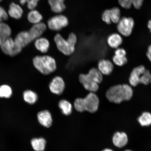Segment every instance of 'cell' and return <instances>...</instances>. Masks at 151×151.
Returning <instances> with one entry per match:
<instances>
[{
  "mask_svg": "<svg viewBox=\"0 0 151 151\" xmlns=\"http://www.w3.org/2000/svg\"><path fill=\"white\" fill-rule=\"evenodd\" d=\"M133 94L132 87L129 84H124L111 86L107 90L106 96L111 102L119 104L129 101L133 97Z\"/></svg>",
  "mask_w": 151,
  "mask_h": 151,
  "instance_id": "6da1fadb",
  "label": "cell"
},
{
  "mask_svg": "<svg viewBox=\"0 0 151 151\" xmlns=\"http://www.w3.org/2000/svg\"><path fill=\"white\" fill-rule=\"evenodd\" d=\"M77 38L74 33L69 34L67 39H65L59 33L54 37V41L58 50L65 56H70L75 51Z\"/></svg>",
  "mask_w": 151,
  "mask_h": 151,
  "instance_id": "7a4b0ae2",
  "label": "cell"
},
{
  "mask_svg": "<svg viewBox=\"0 0 151 151\" xmlns=\"http://www.w3.org/2000/svg\"><path fill=\"white\" fill-rule=\"evenodd\" d=\"M33 63L37 70L43 75H50L55 71L57 68L55 60L50 55L35 56L33 58Z\"/></svg>",
  "mask_w": 151,
  "mask_h": 151,
  "instance_id": "3957f363",
  "label": "cell"
},
{
  "mask_svg": "<svg viewBox=\"0 0 151 151\" xmlns=\"http://www.w3.org/2000/svg\"><path fill=\"white\" fill-rule=\"evenodd\" d=\"M0 48L4 54L10 57H14L20 54L22 49L14 40L10 37L1 45Z\"/></svg>",
  "mask_w": 151,
  "mask_h": 151,
  "instance_id": "277c9868",
  "label": "cell"
},
{
  "mask_svg": "<svg viewBox=\"0 0 151 151\" xmlns=\"http://www.w3.org/2000/svg\"><path fill=\"white\" fill-rule=\"evenodd\" d=\"M68 19L65 16L58 14L52 17L47 22L49 29L52 31H58L68 25Z\"/></svg>",
  "mask_w": 151,
  "mask_h": 151,
  "instance_id": "5b68a950",
  "label": "cell"
},
{
  "mask_svg": "<svg viewBox=\"0 0 151 151\" xmlns=\"http://www.w3.org/2000/svg\"><path fill=\"white\" fill-rule=\"evenodd\" d=\"M117 24V29L121 35L126 37L131 35L134 26L133 19L124 17L121 18Z\"/></svg>",
  "mask_w": 151,
  "mask_h": 151,
  "instance_id": "8992f818",
  "label": "cell"
},
{
  "mask_svg": "<svg viewBox=\"0 0 151 151\" xmlns=\"http://www.w3.org/2000/svg\"><path fill=\"white\" fill-rule=\"evenodd\" d=\"M86 111L90 113H95L98 110L99 99L97 94L94 92H89L84 97Z\"/></svg>",
  "mask_w": 151,
  "mask_h": 151,
  "instance_id": "52a82bcc",
  "label": "cell"
},
{
  "mask_svg": "<svg viewBox=\"0 0 151 151\" xmlns=\"http://www.w3.org/2000/svg\"><path fill=\"white\" fill-rule=\"evenodd\" d=\"M78 80L84 89L89 92H97L99 88V84L92 80L87 73H81L79 76Z\"/></svg>",
  "mask_w": 151,
  "mask_h": 151,
  "instance_id": "ba28073f",
  "label": "cell"
},
{
  "mask_svg": "<svg viewBox=\"0 0 151 151\" xmlns=\"http://www.w3.org/2000/svg\"><path fill=\"white\" fill-rule=\"evenodd\" d=\"M102 19L107 24H110L111 22L118 24L121 19L120 9L118 7H115L105 10L102 15Z\"/></svg>",
  "mask_w": 151,
  "mask_h": 151,
  "instance_id": "9c48e42d",
  "label": "cell"
},
{
  "mask_svg": "<svg viewBox=\"0 0 151 151\" xmlns=\"http://www.w3.org/2000/svg\"><path fill=\"white\" fill-rule=\"evenodd\" d=\"M65 81L60 76L55 77L50 81L49 85L50 92L56 95H61L65 89Z\"/></svg>",
  "mask_w": 151,
  "mask_h": 151,
  "instance_id": "30bf717a",
  "label": "cell"
},
{
  "mask_svg": "<svg viewBox=\"0 0 151 151\" xmlns=\"http://www.w3.org/2000/svg\"><path fill=\"white\" fill-rule=\"evenodd\" d=\"M146 69L144 66L141 65L132 70L129 78V84L132 87H134L140 84L142 76Z\"/></svg>",
  "mask_w": 151,
  "mask_h": 151,
  "instance_id": "8fae6325",
  "label": "cell"
},
{
  "mask_svg": "<svg viewBox=\"0 0 151 151\" xmlns=\"http://www.w3.org/2000/svg\"><path fill=\"white\" fill-rule=\"evenodd\" d=\"M114 64L108 59H102L98 62L97 68L103 75L108 76L112 72Z\"/></svg>",
  "mask_w": 151,
  "mask_h": 151,
  "instance_id": "7c38bea8",
  "label": "cell"
},
{
  "mask_svg": "<svg viewBox=\"0 0 151 151\" xmlns=\"http://www.w3.org/2000/svg\"><path fill=\"white\" fill-rule=\"evenodd\" d=\"M47 26L43 22L34 24L29 32L33 41L40 37L47 29Z\"/></svg>",
  "mask_w": 151,
  "mask_h": 151,
  "instance_id": "4fadbf2b",
  "label": "cell"
},
{
  "mask_svg": "<svg viewBox=\"0 0 151 151\" xmlns=\"http://www.w3.org/2000/svg\"><path fill=\"white\" fill-rule=\"evenodd\" d=\"M123 39L121 35L117 33L111 34L107 37L106 42L107 45L111 48L116 49L119 47L122 44Z\"/></svg>",
  "mask_w": 151,
  "mask_h": 151,
  "instance_id": "5bb4252c",
  "label": "cell"
},
{
  "mask_svg": "<svg viewBox=\"0 0 151 151\" xmlns=\"http://www.w3.org/2000/svg\"><path fill=\"white\" fill-rule=\"evenodd\" d=\"M14 40L22 48L27 46L33 41L29 32L26 31H22L18 33Z\"/></svg>",
  "mask_w": 151,
  "mask_h": 151,
  "instance_id": "9a60e30c",
  "label": "cell"
},
{
  "mask_svg": "<svg viewBox=\"0 0 151 151\" xmlns=\"http://www.w3.org/2000/svg\"><path fill=\"white\" fill-rule=\"evenodd\" d=\"M38 120L41 125L46 127L52 125V119L50 113L47 110H43L38 113L37 115Z\"/></svg>",
  "mask_w": 151,
  "mask_h": 151,
  "instance_id": "2e32d148",
  "label": "cell"
},
{
  "mask_svg": "<svg viewBox=\"0 0 151 151\" xmlns=\"http://www.w3.org/2000/svg\"><path fill=\"white\" fill-rule=\"evenodd\" d=\"M35 46L37 50L42 53L45 54L48 52L50 43L46 38L40 37L35 40Z\"/></svg>",
  "mask_w": 151,
  "mask_h": 151,
  "instance_id": "e0dca14e",
  "label": "cell"
},
{
  "mask_svg": "<svg viewBox=\"0 0 151 151\" xmlns=\"http://www.w3.org/2000/svg\"><path fill=\"white\" fill-rule=\"evenodd\" d=\"M128 141L127 136L124 132H116L113 137V144L119 148L125 146L127 144Z\"/></svg>",
  "mask_w": 151,
  "mask_h": 151,
  "instance_id": "ac0fdd59",
  "label": "cell"
},
{
  "mask_svg": "<svg viewBox=\"0 0 151 151\" xmlns=\"http://www.w3.org/2000/svg\"><path fill=\"white\" fill-rule=\"evenodd\" d=\"M65 0H48V3L51 9L56 14H60L65 11L66 5L65 4Z\"/></svg>",
  "mask_w": 151,
  "mask_h": 151,
  "instance_id": "d6986e66",
  "label": "cell"
},
{
  "mask_svg": "<svg viewBox=\"0 0 151 151\" xmlns=\"http://www.w3.org/2000/svg\"><path fill=\"white\" fill-rule=\"evenodd\" d=\"M8 12L9 16L12 18L18 19L22 17L23 11L20 6L12 3L9 5Z\"/></svg>",
  "mask_w": 151,
  "mask_h": 151,
  "instance_id": "ffe728a7",
  "label": "cell"
},
{
  "mask_svg": "<svg viewBox=\"0 0 151 151\" xmlns=\"http://www.w3.org/2000/svg\"><path fill=\"white\" fill-rule=\"evenodd\" d=\"M24 101L30 105H33L37 102L38 96L36 92L31 90L24 91L22 94Z\"/></svg>",
  "mask_w": 151,
  "mask_h": 151,
  "instance_id": "44dd1931",
  "label": "cell"
},
{
  "mask_svg": "<svg viewBox=\"0 0 151 151\" xmlns=\"http://www.w3.org/2000/svg\"><path fill=\"white\" fill-rule=\"evenodd\" d=\"M11 30L6 24L0 23V44L1 46L7 39L10 37Z\"/></svg>",
  "mask_w": 151,
  "mask_h": 151,
  "instance_id": "7402d4cb",
  "label": "cell"
},
{
  "mask_svg": "<svg viewBox=\"0 0 151 151\" xmlns=\"http://www.w3.org/2000/svg\"><path fill=\"white\" fill-rule=\"evenodd\" d=\"M27 19L30 23L35 24L41 22L43 19V16L39 11L34 9L28 13Z\"/></svg>",
  "mask_w": 151,
  "mask_h": 151,
  "instance_id": "603a6c76",
  "label": "cell"
},
{
  "mask_svg": "<svg viewBox=\"0 0 151 151\" xmlns=\"http://www.w3.org/2000/svg\"><path fill=\"white\" fill-rule=\"evenodd\" d=\"M88 75L94 82L99 84L103 80V75L97 68H92L88 70Z\"/></svg>",
  "mask_w": 151,
  "mask_h": 151,
  "instance_id": "cb8c5ba5",
  "label": "cell"
},
{
  "mask_svg": "<svg viewBox=\"0 0 151 151\" xmlns=\"http://www.w3.org/2000/svg\"><path fill=\"white\" fill-rule=\"evenodd\" d=\"M58 106L64 114L68 116L72 111L73 106L70 102L65 99H62L58 103Z\"/></svg>",
  "mask_w": 151,
  "mask_h": 151,
  "instance_id": "d4e9b609",
  "label": "cell"
},
{
  "mask_svg": "<svg viewBox=\"0 0 151 151\" xmlns=\"http://www.w3.org/2000/svg\"><path fill=\"white\" fill-rule=\"evenodd\" d=\"M13 91L12 88L6 84L0 86V98L2 99H9L12 97Z\"/></svg>",
  "mask_w": 151,
  "mask_h": 151,
  "instance_id": "484cf974",
  "label": "cell"
},
{
  "mask_svg": "<svg viewBox=\"0 0 151 151\" xmlns=\"http://www.w3.org/2000/svg\"><path fill=\"white\" fill-rule=\"evenodd\" d=\"M31 143L32 147L35 151H43L45 150L46 141L42 138L33 139Z\"/></svg>",
  "mask_w": 151,
  "mask_h": 151,
  "instance_id": "4316f807",
  "label": "cell"
},
{
  "mask_svg": "<svg viewBox=\"0 0 151 151\" xmlns=\"http://www.w3.org/2000/svg\"><path fill=\"white\" fill-rule=\"evenodd\" d=\"M139 123L142 126H148L151 124V113L148 111H144L138 118Z\"/></svg>",
  "mask_w": 151,
  "mask_h": 151,
  "instance_id": "83f0119b",
  "label": "cell"
},
{
  "mask_svg": "<svg viewBox=\"0 0 151 151\" xmlns=\"http://www.w3.org/2000/svg\"><path fill=\"white\" fill-rule=\"evenodd\" d=\"M74 106L79 112H82L86 111L84 98H76L74 102Z\"/></svg>",
  "mask_w": 151,
  "mask_h": 151,
  "instance_id": "f1b7e54d",
  "label": "cell"
},
{
  "mask_svg": "<svg viewBox=\"0 0 151 151\" xmlns=\"http://www.w3.org/2000/svg\"><path fill=\"white\" fill-rule=\"evenodd\" d=\"M128 61L126 56H119L114 55L112 58V62L114 65L118 67H122L126 65Z\"/></svg>",
  "mask_w": 151,
  "mask_h": 151,
  "instance_id": "f546056e",
  "label": "cell"
},
{
  "mask_svg": "<svg viewBox=\"0 0 151 151\" xmlns=\"http://www.w3.org/2000/svg\"><path fill=\"white\" fill-rule=\"evenodd\" d=\"M151 74L150 71L147 69L142 76L140 81V84L147 86L150 84Z\"/></svg>",
  "mask_w": 151,
  "mask_h": 151,
  "instance_id": "4dcf8cb0",
  "label": "cell"
},
{
  "mask_svg": "<svg viewBox=\"0 0 151 151\" xmlns=\"http://www.w3.org/2000/svg\"><path fill=\"white\" fill-rule=\"evenodd\" d=\"M40 0H20V2L22 5L27 4L28 9L30 10L35 9L37 6Z\"/></svg>",
  "mask_w": 151,
  "mask_h": 151,
  "instance_id": "1f68e13d",
  "label": "cell"
},
{
  "mask_svg": "<svg viewBox=\"0 0 151 151\" xmlns=\"http://www.w3.org/2000/svg\"><path fill=\"white\" fill-rule=\"evenodd\" d=\"M132 0H118L119 4L123 8L129 9L132 6Z\"/></svg>",
  "mask_w": 151,
  "mask_h": 151,
  "instance_id": "d6a6232c",
  "label": "cell"
},
{
  "mask_svg": "<svg viewBox=\"0 0 151 151\" xmlns=\"http://www.w3.org/2000/svg\"><path fill=\"white\" fill-rule=\"evenodd\" d=\"M114 55L119 56H126V51L122 47H119V48L115 49Z\"/></svg>",
  "mask_w": 151,
  "mask_h": 151,
  "instance_id": "836d02e7",
  "label": "cell"
},
{
  "mask_svg": "<svg viewBox=\"0 0 151 151\" xmlns=\"http://www.w3.org/2000/svg\"><path fill=\"white\" fill-rule=\"evenodd\" d=\"M8 18V15L5 9L2 7L0 6V23L3 21L7 20Z\"/></svg>",
  "mask_w": 151,
  "mask_h": 151,
  "instance_id": "e575fe53",
  "label": "cell"
},
{
  "mask_svg": "<svg viewBox=\"0 0 151 151\" xmlns=\"http://www.w3.org/2000/svg\"><path fill=\"white\" fill-rule=\"evenodd\" d=\"M143 1V0H132V5L135 9H139L142 5Z\"/></svg>",
  "mask_w": 151,
  "mask_h": 151,
  "instance_id": "d590c367",
  "label": "cell"
},
{
  "mask_svg": "<svg viewBox=\"0 0 151 151\" xmlns=\"http://www.w3.org/2000/svg\"><path fill=\"white\" fill-rule=\"evenodd\" d=\"M146 56L149 61L151 62V45H150L147 49Z\"/></svg>",
  "mask_w": 151,
  "mask_h": 151,
  "instance_id": "8d00e7d4",
  "label": "cell"
},
{
  "mask_svg": "<svg viewBox=\"0 0 151 151\" xmlns=\"http://www.w3.org/2000/svg\"><path fill=\"white\" fill-rule=\"evenodd\" d=\"M148 27L150 30V32L151 33V20L149 21L148 24Z\"/></svg>",
  "mask_w": 151,
  "mask_h": 151,
  "instance_id": "74e56055",
  "label": "cell"
},
{
  "mask_svg": "<svg viewBox=\"0 0 151 151\" xmlns=\"http://www.w3.org/2000/svg\"><path fill=\"white\" fill-rule=\"evenodd\" d=\"M103 151H113L112 150H111V149H105V150H104Z\"/></svg>",
  "mask_w": 151,
  "mask_h": 151,
  "instance_id": "f35d334b",
  "label": "cell"
},
{
  "mask_svg": "<svg viewBox=\"0 0 151 151\" xmlns=\"http://www.w3.org/2000/svg\"><path fill=\"white\" fill-rule=\"evenodd\" d=\"M125 151H132L130 150H126Z\"/></svg>",
  "mask_w": 151,
  "mask_h": 151,
  "instance_id": "ab89813d",
  "label": "cell"
},
{
  "mask_svg": "<svg viewBox=\"0 0 151 151\" xmlns=\"http://www.w3.org/2000/svg\"><path fill=\"white\" fill-rule=\"evenodd\" d=\"M2 0H0V2H1Z\"/></svg>",
  "mask_w": 151,
  "mask_h": 151,
  "instance_id": "60d3db41",
  "label": "cell"
},
{
  "mask_svg": "<svg viewBox=\"0 0 151 151\" xmlns=\"http://www.w3.org/2000/svg\"><path fill=\"white\" fill-rule=\"evenodd\" d=\"M150 84L151 85V81H150Z\"/></svg>",
  "mask_w": 151,
  "mask_h": 151,
  "instance_id": "b9f144b4",
  "label": "cell"
},
{
  "mask_svg": "<svg viewBox=\"0 0 151 151\" xmlns=\"http://www.w3.org/2000/svg\"><path fill=\"white\" fill-rule=\"evenodd\" d=\"M0 47H1V44H0Z\"/></svg>",
  "mask_w": 151,
  "mask_h": 151,
  "instance_id": "7bdbcfd3",
  "label": "cell"
}]
</instances>
